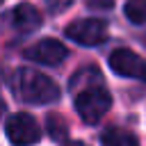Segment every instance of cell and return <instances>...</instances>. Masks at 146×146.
Masks as SVG:
<instances>
[{"mask_svg":"<svg viewBox=\"0 0 146 146\" xmlns=\"http://www.w3.org/2000/svg\"><path fill=\"white\" fill-rule=\"evenodd\" d=\"M14 89L21 100L32 105H48L59 98V87L34 68H21L14 78Z\"/></svg>","mask_w":146,"mask_h":146,"instance_id":"obj_1","label":"cell"},{"mask_svg":"<svg viewBox=\"0 0 146 146\" xmlns=\"http://www.w3.org/2000/svg\"><path fill=\"white\" fill-rule=\"evenodd\" d=\"M112 107V96L100 84L87 87L75 94V110L84 123H98Z\"/></svg>","mask_w":146,"mask_h":146,"instance_id":"obj_2","label":"cell"},{"mask_svg":"<svg viewBox=\"0 0 146 146\" xmlns=\"http://www.w3.org/2000/svg\"><path fill=\"white\" fill-rule=\"evenodd\" d=\"M5 132L14 146H32L41 139V128H39L36 119L30 116L27 112L11 114L5 123Z\"/></svg>","mask_w":146,"mask_h":146,"instance_id":"obj_3","label":"cell"},{"mask_svg":"<svg viewBox=\"0 0 146 146\" xmlns=\"http://www.w3.org/2000/svg\"><path fill=\"white\" fill-rule=\"evenodd\" d=\"M110 68L121 78H132L139 82H146V59L128 48H116L110 55Z\"/></svg>","mask_w":146,"mask_h":146,"instance_id":"obj_4","label":"cell"},{"mask_svg":"<svg viewBox=\"0 0 146 146\" xmlns=\"http://www.w3.org/2000/svg\"><path fill=\"white\" fill-rule=\"evenodd\" d=\"M66 36L80 46H98L107 39V25L100 18H80L66 25Z\"/></svg>","mask_w":146,"mask_h":146,"instance_id":"obj_5","label":"cell"},{"mask_svg":"<svg viewBox=\"0 0 146 146\" xmlns=\"http://www.w3.org/2000/svg\"><path fill=\"white\" fill-rule=\"evenodd\" d=\"M66 55H68L66 46L62 41H57V39H41V41H36L34 46H30L25 50V57L27 59H32L36 64H46V66L62 64L66 59Z\"/></svg>","mask_w":146,"mask_h":146,"instance_id":"obj_6","label":"cell"},{"mask_svg":"<svg viewBox=\"0 0 146 146\" xmlns=\"http://www.w3.org/2000/svg\"><path fill=\"white\" fill-rule=\"evenodd\" d=\"M11 25H14L18 32H23V34L34 32V30L41 25V14H39L32 5H18V7H14V11H11Z\"/></svg>","mask_w":146,"mask_h":146,"instance_id":"obj_7","label":"cell"},{"mask_svg":"<svg viewBox=\"0 0 146 146\" xmlns=\"http://www.w3.org/2000/svg\"><path fill=\"white\" fill-rule=\"evenodd\" d=\"M100 144L103 146H139L137 137L123 128H110L100 135Z\"/></svg>","mask_w":146,"mask_h":146,"instance_id":"obj_8","label":"cell"},{"mask_svg":"<svg viewBox=\"0 0 146 146\" xmlns=\"http://www.w3.org/2000/svg\"><path fill=\"white\" fill-rule=\"evenodd\" d=\"M103 80H100V73H98V68H94V66H87V68H82V71H78L73 78H71V91H82V89H87V87H94V84H100Z\"/></svg>","mask_w":146,"mask_h":146,"instance_id":"obj_9","label":"cell"},{"mask_svg":"<svg viewBox=\"0 0 146 146\" xmlns=\"http://www.w3.org/2000/svg\"><path fill=\"white\" fill-rule=\"evenodd\" d=\"M123 11H125L128 21L135 23V25H144L146 23V0H128Z\"/></svg>","mask_w":146,"mask_h":146,"instance_id":"obj_10","label":"cell"},{"mask_svg":"<svg viewBox=\"0 0 146 146\" xmlns=\"http://www.w3.org/2000/svg\"><path fill=\"white\" fill-rule=\"evenodd\" d=\"M48 132H50L52 139L66 137V123H64V119L57 116V114H50V116H48Z\"/></svg>","mask_w":146,"mask_h":146,"instance_id":"obj_11","label":"cell"},{"mask_svg":"<svg viewBox=\"0 0 146 146\" xmlns=\"http://www.w3.org/2000/svg\"><path fill=\"white\" fill-rule=\"evenodd\" d=\"M71 5H73V0H46V7H48L50 14H62Z\"/></svg>","mask_w":146,"mask_h":146,"instance_id":"obj_12","label":"cell"},{"mask_svg":"<svg viewBox=\"0 0 146 146\" xmlns=\"http://www.w3.org/2000/svg\"><path fill=\"white\" fill-rule=\"evenodd\" d=\"M64 146H87V144H82V141H68V144H64Z\"/></svg>","mask_w":146,"mask_h":146,"instance_id":"obj_13","label":"cell"},{"mask_svg":"<svg viewBox=\"0 0 146 146\" xmlns=\"http://www.w3.org/2000/svg\"><path fill=\"white\" fill-rule=\"evenodd\" d=\"M5 114V100H2V96H0V116Z\"/></svg>","mask_w":146,"mask_h":146,"instance_id":"obj_14","label":"cell"},{"mask_svg":"<svg viewBox=\"0 0 146 146\" xmlns=\"http://www.w3.org/2000/svg\"><path fill=\"white\" fill-rule=\"evenodd\" d=\"M0 2H2V0H0Z\"/></svg>","mask_w":146,"mask_h":146,"instance_id":"obj_15","label":"cell"}]
</instances>
